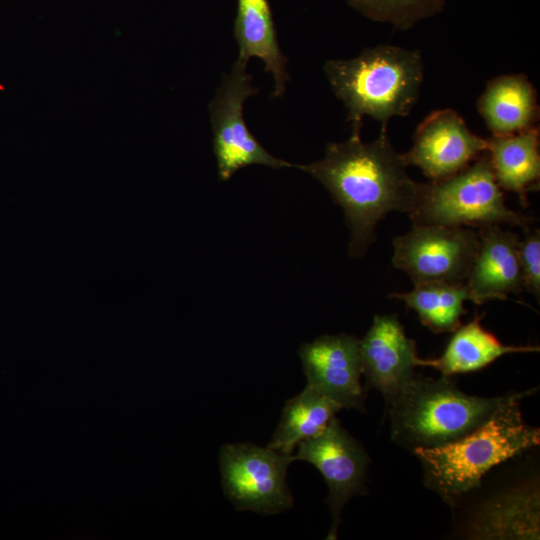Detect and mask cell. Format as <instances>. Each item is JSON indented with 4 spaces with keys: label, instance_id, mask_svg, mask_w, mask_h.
I'll return each instance as SVG.
<instances>
[{
    "label": "cell",
    "instance_id": "ba28073f",
    "mask_svg": "<svg viewBox=\"0 0 540 540\" xmlns=\"http://www.w3.org/2000/svg\"><path fill=\"white\" fill-rule=\"evenodd\" d=\"M393 265L414 284L443 281L465 284L479 246L471 227L413 224L393 240Z\"/></svg>",
    "mask_w": 540,
    "mask_h": 540
},
{
    "label": "cell",
    "instance_id": "3957f363",
    "mask_svg": "<svg viewBox=\"0 0 540 540\" xmlns=\"http://www.w3.org/2000/svg\"><path fill=\"white\" fill-rule=\"evenodd\" d=\"M419 51L379 45L348 60H329L324 71L335 95L348 110L352 127L370 116L382 124L391 117L407 116L418 99L423 81Z\"/></svg>",
    "mask_w": 540,
    "mask_h": 540
},
{
    "label": "cell",
    "instance_id": "277c9868",
    "mask_svg": "<svg viewBox=\"0 0 540 540\" xmlns=\"http://www.w3.org/2000/svg\"><path fill=\"white\" fill-rule=\"evenodd\" d=\"M512 395L471 396L447 376H415L389 404L392 437L412 450L452 442L484 423Z\"/></svg>",
    "mask_w": 540,
    "mask_h": 540
},
{
    "label": "cell",
    "instance_id": "e0dca14e",
    "mask_svg": "<svg viewBox=\"0 0 540 540\" xmlns=\"http://www.w3.org/2000/svg\"><path fill=\"white\" fill-rule=\"evenodd\" d=\"M487 152L498 185L516 193L525 207L528 192L539 185V129L492 135L487 139Z\"/></svg>",
    "mask_w": 540,
    "mask_h": 540
},
{
    "label": "cell",
    "instance_id": "2e32d148",
    "mask_svg": "<svg viewBox=\"0 0 540 540\" xmlns=\"http://www.w3.org/2000/svg\"><path fill=\"white\" fill-rule=\"evenodd\" d=\"M477 107L487 128L497 136L535 127L538 118L536 91L522 74L502 75L489 81Z\"/></svg>",
    "mask_w": 540,
    "mask_h": 540
},
{
    "label": "cell",
    "instance_id": "9c48e42d",
    "mask_svg": "<svg viewBox=\"0 0 540 540\" xmlns=\"http://www.w3.org/2000/svg\"><path fill=\"white\" fill-rule=\"evenodd\" d=\"M294 457L309 462L324 477L332 515L327 539H336L344 505L355 495L366 493L368 454L334 417L319 434L300 442Z\"/></svg>",
    "mask_w": 540,
    "mask_h": 540
},
{
    "label": "cell",
    "instance_id": "5bb4252c",
    "mask_svg": "<svg viewBox=\"0 0 540 540\" xmlns=\"http://www.w3.org/2000/svg\"><path fill=\"white\" fill-rule=\"evenodd\" d=\"M540 494L536 481L492 497L473 513L466 526L472 539H539Z\"/></svg>",
    "mask_w": 540,
    "mask_h": 540
},
{
    "label": "cell",
    "instance_id": "8992f818",
    "mask_svg": "<svg viewBox=\"0 0 540 540\" xmlns=\"http://www.w3.org/2000/svg\"><path fill=\"white\" fill-rule=\"evenodd\" d=\"M293 461V454L269 447L226 444L220 450L224 493L239 511L269 515L288 510L294 503L287 485V470Z\"/></svg>",
    "mask_w": 540,
    "mask_h": 540
},
{
    "label": "cell",
    "instance_id": "8fae6325",
    "mask_svg": "<svg viewBox=\"0 0 540 540\" xmlns=\"http://www.w3.org/2000/svg\"><path fill=\"white\" fill-rule=\"evenodd\" d=\"M359 344L355 336L342 333L320 336L298 350L308 384L341 408L364 409Z\"/></svg>",
    "mask_w": 540,
    "mask_h": 540
},
{
    "label": "cell",
    "instance_id": "4fadbf2b",
    "mask_svg": "<svg viewBox=\"0 0 540 540\" xmlns=\"http://www.w3.org/2000/svg\"><path fill=\"white\" fill-rule=\"evenodd\" d=\"M479 246L465 285L475 304L508 300L524 289L518 255L519 237L499 225L479 228Z\"/></svg>",
    "mask_w": 540,
    "mask_h": 540
},
{
    "label": "cell",
    "instance_id": "ac0fdd59",
    "mask_svg": "<svg viewBox=\"0 0 540 540\" xmlns=\"http://www.w3.org/2000/svg\"><path fill=\"white\" fill-rule=\"evenodd\" d=\"M482 316H476L459 326L438 358L424 359V366L433 367L443 376L480 370L499 357L510 353L539 351L536 346H510L501 343L481 325Z\"/></svg>",
    "mask_w": 540,
    "mask_h": 540
},
{
    "label": "cell",
    "instance_id": "7a4b0ae2",
    "mask_svg": "<svg viewBox=\"0 0 540 540\" xmlns=\"http://www.w3.org/2000/svg\"><path fill=\"white\" fill-rule=\"evenodd\" d=\"M535 391L513 393L484 423L457 440L412 450L422 464L425 486L456 506L493 467L539 446V428L527 424L520 409V400Z\"/></svg>",
    "mask_w": 540,
    "mask_h": 540
},
{
    "label": "cell",
    "instance_id": "52a82bcc",
    "mask_svg": "<svg viewBox=\"0 0 540 540\" xmlns=\"http://www.w3.org/2000/svg\"><path fill=\"white\" fill-rule=\"evenodd\" d=\"M258 93L247 73V64L236 61L225 74L209 105L213 131V151L218 178L229 180L238 170L254 165L272 168L294 165L271 155L248 130L243 118L245 100Z\"/></svg>",
    "mask_w": 540,
    "mask_h": 540
},
{
    "label": "cell",
    "instance_id": "30bf717a",
    "mask_svg": "<svg viewBox=\"0 0 540 540\" xmlns=\"http://www.w3.org/2000/svg\"><path fill=\"white\" fill-rule=\"evenodd\" d=\"M486 150L487 139L474 134L456 111L442 109L422 121L412 148L401 158L429 179L440 180L456 174Z\"/></svg>",
    "mask_w": 540,
    "mask_h": 540
},
{
    "label": "cell",
    "instance_id": "5b68a950",
    "mask_svg": "<svg viewBox=\"0 0 540 540\" xmlns=\"http://www.w3.org/2000/svg\"><path fill=\"white\" fill-rule=\"evenodd\" d=\"M413 224L476 227L509 224L529 229L531 219L507 207L501 187L484 151L456 174L418 183Z\"/></svg>",
    "mask_w": 540,
    "mask_h": 540
},
{
    "label": "cell",
    "instance_id": "7402d4cb",
    "mask_svg": "<svg viewBox=\"0 0 540 540\" xmlns=\"http://www.w3.org/2000/svg\"><path fill=\"white\" fill-rule=\"evenodd\" d=\"M518 255L523 275L524 288L539 300L540 296V232L526 230L518 243Z\"/></svg>",
    "mask_w": 540,
    "mask_h": 540
},
{
    "label": "cell",
    "instance_id": "d6986e66",
    "mask_svg": "<svg viewBox=\"0 0 540 540\" xmlns=\"http://www.w3.org/2000/svg\"><path fill=\"white\" fill-rule=\"evenodd\" d=\"M340 409L335 401L307 384L301 393L286 402L267 447L292 454L300 442L323 431Z\"/></svg>",
    "mask_w": 540,
    "mask_h": 540
},
{
    "label": "cell",
    "instance_id": "9a60e30c",
    "mask_svg": "<svg viewBox=\"0 0 540 540\" xmlns=\"http://www.w3.org/2000/svg\"><path fill=\"white\" fill-rule=\"evenodd\" d=\"M234 37L238 43V61L252 57L264 62V69L275 79L273 97L281 96L289 80L287 59L282 54L268 0H237Z\"/></svg>",
    "mask_w": 540,
    "mask_h": 540
},
{
    "label": "cell",
    "instance_id": "44dd1931",
    "mask_svg": "<svg viewBox=\"0 0 540 540\" xmlns=\"http://www.w3.org/2000/svg\"><path fill=\"white\" fill-rule=\"evenodd\" d=\"M348 4L370 20L387 22L399 30H408L420 20L442 12L445 0H347Z\"/></svg>",
    "mask_w": 540,
    "mask_h": 540
},
{
    "label": "cell",
    "instance_id": "6da1fadb",
    "mask_svg": "<svg viewBox=\"0 0 540 540\" xmlns=\"http://www.w3.org/2000/svg\"><path fill=\"white\" fill-rule=\"evenodd\" d=\"M360 131L361 127H352L348 140L328 144L321 160L294 165L321 182L342 207L353 257L366 252L375 240L378 222L387 213L412 210L418 188L386 130L371 142H363Z\"/></svg>",
    "mask_w": 540,
    "mask_h": 540
},
{
    "label": "cell",
    "instance_id": "ffe728a7",
    "mask_svg": "<svg viewBox=\"0 0 540 540\" xmlns=\"http://www.w3.org/2000/svg\"><path fill=\"white\" fill-rule=\"evenodd\" d=\"M413 309L424 326L434 333L453 332L461 325V316L467 313L466 300H471L465 284L432 281L416 284L407 293H391Z\"/></svg>",
    "mask_w": 540,
    "mask_h": 540
},
{
    "label": "cell",
    "instance_id": "7c38bea8",
    "mask_svg": "<svg viewBox=\"0 0 540 540\" xmlns=\"http://www.w3.org/2000/svg\"><path fill=\"white\" fill-rule=\"evenodd\" d=\"M359 346L366 388H376L388 404L416 376L415 368L424 366L396 315H376Z\"/></svg>",
    "mask_w": 540,
    "mask_h": 540
}]
</instances>
